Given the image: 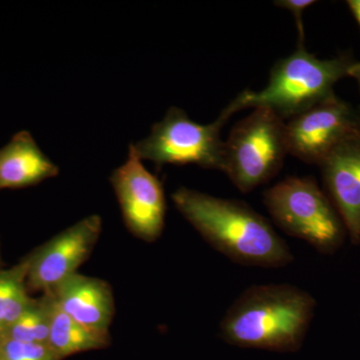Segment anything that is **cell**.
<instances>
[{
	"label": "cell",
	"mask_w": 360,
	"mask_h": 360,
	"mask_svg": "<svg viewBox=\"0 0 360 360\" xmlns=\"http://www.w3.org/2000/svg\"><path fill=\"white\" fill-rule=\"evenodd\" d=\"M180 214L215 250L246 266L281 269L293 262L290 246L248 203L180 187L172 194Z\"/></svg>",
	"instance_id": "obj_1"
},
{
	"label": "cell",
	"mask_w": 360,
	"mask_h": 360,
	"mask_svg": "<svg viewBox=\"0 0 360 360\" xmlns=\"http://www.w3.org/2000/svg\"><path fill=\"white\" fill-rule=\"evenodd\" d=\"M316 309L314 296L290 284L243 291L225 312L220 335L234 347L295 352L302 347Z\"/></svg>",
	"instance_id": "obj_2"
},
{
	"label": "cell",
	"mask_w": 360,
	"mask_h": 360,
	"mask_svg": "<svg viewBox=\"0 0 360 360\" xmlns=\"http://www.w3.org/2000/svg\"><path fill=\"white\" fill-rule=\"evenodd\" d=\"M354 63L347 56L319 59L304 45H298L290 56L277 61L264 89L241 92L229 108L233 113L245 108H266L285 122L335 96V85L348 77Z\"/></svg>",
	"instance_id": "obj_3"
},
{
	"label": "cell",
	"mask_w": 360,
	"mask_h": 360,
	"mask_svg": "<svg viewBox=\"0 0 360 360\" xmlns=\"http://www.w3.org/2000/svg\"><path fill=\"white\" fill-rule=\"evenodd\" d=\"M264 203L281 231L321 255H333L343 245L347 232L342 219L314 177L277 182L264 191Z\"/></svg>",
	"instance_id": "obj_4"
},
{
	"label": "cell",
	"mask_w": 360,
	"mask_h": 360,
	"mask_svg": "<svg viewBox=\"0 0 360 360\" xmlns=\"http://www.w3.org/2000/svg\"><path fill=\"white\" fill-rule=\"evenodd\" d=\"M288 155L285 122L266 108L236 123L224 141L221 172L243 193L274 179Z\"/></svg>",
	"instance_id": "obj_5"
},
{
	"label": "cell",
	"mask_w": 360,
	"mask_h": 360,
	"mask_svg": "<svg viewBox=\"0 0 360 360\" xmlns=\"http://www.w3.org/2000/svg\"><path fill=\"white\" fill-rule=\"evenodd\" d=\"M232 115L227 105L215 122L200 124L186 111L170 108L163 120L155 123L150 134L134 144L135 150L141 160L151 161L158 167L196 165L221 170L224 141L220 132Z\"/></svg>",
	"instance_id": "obj_6"
},
{
	"label": "cell",
	"mask_w": 360,
	"mask_h": 360,
	"mask_svg": "<svg viewBox=\"0 0 360 360\" xmlns=\"http://www.w3.org/2000/svg\"><path fill=\"white\" fill-rule=\"evenodd\" d=\"M130 144L127 160L110 175V184L127 231L135 238L155 243L165 229L167 200L162 182L142 165Z\"/></svg>",
	"instance_id": "obj_7"
},
{
	"label": "cell",
	"mask_w": 360,
	"mask_h": 360,
	"mask_svg": "<svg viewBox=\"0 0 360 360\" xmlns=\"http://www.w3.org/2000/svg\"><path fill=\"white\" fill-rule=\"evenodd\" d=\"M101 231V217L89 215L28 253L26 285L30 293L49 292L77 274L96 248Z\"/></svg>",
	"instance_id": "obj_8"
},
{
	"label": "cell",
	"mask_w": 360,
	"mask_h": 360,
	"mask_svg": "<svg viewBox=\"0 0 360 360\" xmlns=\"http://www.w3.org/2000/svg\"><path fill=\"white\" fill-rule=\"evenodd\" d=\"M359 129V115L335 94L285 122L288 155L319 165L340 141Z\"/></svg>",
	"instance_id": "obj_9"
},
{
	"label": "cell",
	"mask_w": 360,
	"mask_h": 360,
	"mask_svg": "<svg viewBox=\"0 0 360 360\" xmlns=\"http://www.w3.org/2000/svg\"><path fill=\"white\" fill-rule=\"evenodd\" d=\"M326 193L354 245H360V129L319 163Z\"/></svg>",
	"instance_id": "obj_10"
},
{
	"label": "cell",
	"mask_w": 360,
	"mask_h": 360,
	"mask_svg": "<svg viewBox=\"0 0 360 360\" xmlns=\"http://www.w3.org/2000/svg\"><path fill=\"white\" fill-rule=\"evenodd\" d=\"M49 292L59 309L78 323L110 333L115 302L112 288L108 281L77 272Z\"/></svg>",
	"instance_id": "obj_11"
},
{
	"label": "cell",
	"mask_w": 360,
	"mask_h": 360,
	"mask_svg": "<svg viewBox=\"0 0 360 360\" xmlns=\"http://www.w3.org/2000/svg\"><path fill=\"white\" fill-rule=\"evenodd\" d=\"M58 174V165L44 155L26 130L14 134L0 148V191L35 186Z\"/></svg>",
	"instance_id": "obj_12"
},
{
	"label": "cell",
	"mask_w": 360,
	"mask_h": 360,
	"mask_svg": "<svg viewBox=\"0 0 360 360\" xmlns=\"http://www.w3.org/2000/svg\"><path fill=\"white\" fill-rule=\"evenodd\" d=\"M110 345V333H101L78 323L59 309L52 296L51 329L47 345L56 359L63 360L70 355L90 350L104 349Z\"/></svg>",
	"instance_id": "obj_13"
},
{
	"label": "cell",
	"mask_w": 360,
	"mask_h": 360,
	"mask_svg": "<svg viewBox=\"0 0 360 360\" xmlns=\"http://www.w3.org/2000/svg\"><path fill=\"white\" fill-rule=\"evenodd\" d=\"M27 272L26 257L11 269H0V341L32 302L26 285Z\"/></svg>",
	"instance_id": "obj_14"
},
{
	"label": "cell",
	"mask_w": 360,
	"mask_h": 360,
	"mask_svg": "<svg viewBox=\"0 0 360 360\" xmlns=\"http://www.w3.org/2000/svg\"><path fill=\"white\" fill-rule=\"evenodd\" d=\"M51 292L42 293L39 298H32L27 309L7 330L4 340L47 345L51 329Z\"/></svg>",
	"instance_id": "obj_15"
},
{
	"label": "cell",
	"mask_w": 360,
	"mask_h": 360,
	"mask_svg": "<svg viewBox=\"0 0 360 360\" xmlns=\"http://www.w3.org/2000/svg\"><path fill=\"white\" fill-rule=\"evenodd\" d=\"M0 354L4 360H58L47 345L11 340L0 341Z\"/></svg>",
	"instance_id": "obj_16"
},
{
	"label": "cell",
	"mask_w": 360,
	"mask_h": 360,
	"mask_svg": "<svg viewBox=\"0 0 360 360\" xmlns=\"http://www.w3.org/2000/svg\"><path fill=\"white\" fill-rule=\"evenodd\" d=\"M314 0H278V1H274L276 6L288 9L295 16L298 35H300V44L298 45H303V41H304V30H303L302 23L303 13L309 6H314Z\"/></svg>",
	"instance_id": "obj_17"
},
{
	"label": "cell",
	"mask_w": 360,
	"mask_h": 360,
	"mask_svg": "<svg viewBox=\"0 0 360 360\" xmlns=\"http://www.w3.org/2000/svg\"><path fill=\"white\" fill-rule=\"evenodd\" d=\"M347 6L360 27V0H348Z\"/></svg>",
	"instance_id": "obj_18"
},
{
	"label": "cell",
	"mask_w": 360,
	"mask_h": 360,
	"mask_svg": "<svg viewBox=\"0 0 360 360\" xmlns=\"http://www.w3.org/2000/svg\"><path fill=\"white\" fill-rule=\"evenodd\" d=\"M348 77L354 78L360 91V61H355L348 70Z\"/></svg>",
	"instance_id": "obj_19"
},
{
	"label": "cell",
	"mask_w": 360,
	"mask_h": 360,
	"mask_svg": "<svg viewBox=\"0 0 360 360\" xmlns=\"http://www.w3.org/2000/svg\"><path fill=\"white\" fill-rule=\"evenodd\" d=\"M2 265H4V262H2V259H1V253H0V269H1Z\"/></svg>",
	"instance_id": "obj_20"
},
{
	"label": "cell",
	"mask_w": 360,
	"mask_h": 360,
	"mask_svg": "<svg viewBox=\"0 0 360 360\" xmlns=\"http://www.w3.org/2000/svg\"><path fill=\"white\" fill-rule=\"evenodd\" d=\"M359 127H360V111H359Z\"/></svg>",
	"instance_id": "obj_21"
}]
</instances>
